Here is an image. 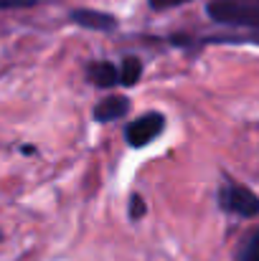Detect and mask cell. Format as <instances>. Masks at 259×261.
<instances>
[{
  "instance_id": "cell-1",
  "label": "cell",
  "mask_w": 259,
  "mask_h": 261,
  "mask_svg": "<svg viewBox=\"0 0 259 261\" xmlns=\"http://www.w3.org/2000/svg\"><path fill=\"white\" fill-rule=\"evenodd\" d=\"M208 15L219 23L231 25H259V8L257 5H242L234 0H214L208 5Z\"/></svg>"
},
{
  "instance_id": "cell-2",
  "label": "cell",
  "mask_w": 259,
  "mask_h": 261,
  "mask_svg": "<svg viewBox=\"0 0 259 261\" xmlns=\"http://www.w3.org/2000/svg\"><path fill=\"white\" fill-rule=\"evenodd\" d=\"M163 129H166V117H163L160 112H148V114H143V117H137L135 122L127 124L125 140H127L130 147H145V145H150Z\"/></svg>"
},
{
  "instance_id": "cell-3",
  "label": "cell",
  "mask_w": 259,
  "mask_h": 261,
  "mask_svg": "<svg viewBox=\"0 0 259 261\" xmlns=\"http://www.w3.org/2000/svg\"><path fill=\"white\" fill-rule=\"evenodd\" d=\"M219 203L224 211L244 216V218L259 213V198L249 188H242V185H224L219 193Z\"/></svg>"
},
{
  "instance_id": "cell-4",
  "label": "cell",
  "mask_w": 259,
  "mask_h": 261,
  "mask_svg": "<svg viewBox=\"0 0 259 261\" xmlns=\"http://www.w3.org/2000/svg\"><path fill=\"white\" fill-rule=\"evenodd\" d=\"M130 109V101L125 96H107L94 107V119L97 122H114L120 117H125Z\"/></svg>"
},
{
  "instance_id": "cell-5",
  "label": "cell",
  "mask_w": 259,
  "mask_h": 261,
  "mask_svg": "<svg viewBox=\"0 0 259 261\" xmlns=\"http://www.w3.org/2000/svg\"><path fill=\"white\" fill-rule=\"evenodd\" d=\"M86 79L94 84V87H114L120 82V71L109 64V61H94L86 66Z\"/></svg>"
},
{
  "instance_id": "cell-6",
  "label": "cell",
  "mask_w": 259,
  "mask_h": 261,
  "mask_svg": "<svg viewBox=\"0 0 259 261\" xmlns=\"http://www.w3.org/2000/svg\"><path fill=\"white\" fill-rule=\"evenodd\" d=\"M72 20L84 25V28H94V31H112L117 23L112 15H104V13H94V10H74L72 13Z\"/></svg>"
},
{
  "instance_id": "cell-7",
  "label": "cell",
  "mask_w": 259,
  "mask_h": 261,
  "mask_svg": "<svg viewBox=\"0 0 259 261\" xmlns=\"http://www.w3.org/2000/svg\"><path fill=\"white\" fill-rule=\"evenodd\" d=\"M140 74H143V64H140V59L127 56V59L122 61V69H120V84L132 87V84H137Z\"/></svg>"
},
{
  "instance_id": "cell-8",
  "label": "cell",
  "mask_w": 259,
  "mask_h": 261,
  "mask_svg": "<svg viewBox=\"0 0 259 261\" xmlns=\"http://www.w3.org/2000/svg\"><path fill=\"white\" fill-rule=\"evenodd\" d=\"M237 261H259V228L242 244V251H239Z\"/></svg>"
},
{
  "instance_id": "cell-9",
  "label": "cell",
  "mask_w": 259,
  "mask_h": 261,
  "mask_svg": "<svg viewBox=\"0 0 259 261\" xmlns=\"http://www.w3.org/2000/svg\"><path fill=\"white\" fill-rule=\"evenodd\" d=\"M130 216H132V218L145 216V200H143L140 195H132V200H130Z\"/></svg>"
},
{
  "instance_id": "cell-10",
  "label": "cell",
  "mask_w": 259,
  "mask_h": 261,
  "mask_svg": "<svg viewBox=\"0 0 259 261\" xmlns=\"http://www.w3.org/2000/svg\"><path fill=\"white\" fill-rule=\"evenodd\" d=\"M188 0H150L153 10H168V8H175V5H183Z\"/></svg>"
}]
</instances>
